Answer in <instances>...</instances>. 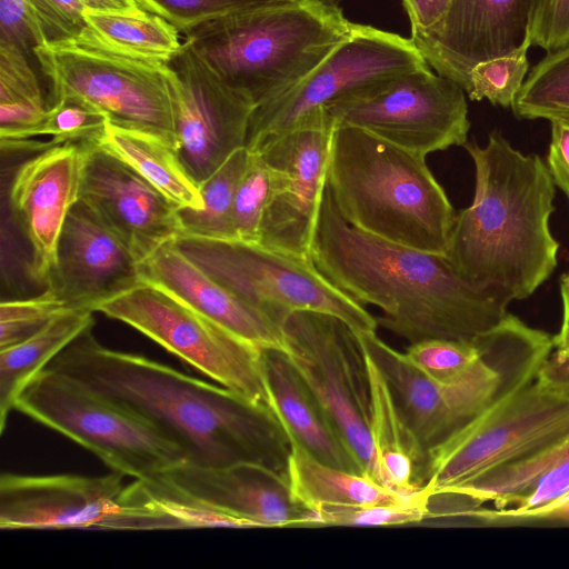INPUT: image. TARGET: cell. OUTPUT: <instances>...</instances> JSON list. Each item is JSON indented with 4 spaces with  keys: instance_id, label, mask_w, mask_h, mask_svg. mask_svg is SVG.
Masks as SVG:
<instances>
[{
    "instance_id": "cell-1",
    "label": "cell",
    "mask_w": 569,
    "mask_h": 569,
    "mask_svg": "<svg viewBox=\"0 0 569 569\" xmlns=\"http://www.w3.org/2000/svg\"><path fill=\"white\" fill-rule=\"evenodd\" d=\"M46 368L142 416L182 450L186 462L219 467L252 461L287 476L290 443L273 412L222 386L109 349L94 338L92 328Z\"/></svg>"
},
{
    "instance_id": "cell-2",
    "label": "cell",
    "mask_w": 569,
    "mask_h": 569,
    "mask_svg": "<svg viewBox=\"0 0 569 569\" xmlns=\"http://www.w3.org/2000/svg\"><path fill=\"white\" fill-rule=\"evenodd\" d=\"M310 257L337 288L381 310L378 327L415 343L473 340L498 326L512 301L461 278L445 254L387 241L351 227L326 186Z\"/></svg>"
},
{
    "instance_id": "cell-3",
    "label": "cell",
    "mask_w": 569,
    "mask_h": 569,
    "mask_svg": "<svg viewBox=\"0 0 569 569\" xmlns=\"http://www.w3.org/2000/svg\"><path fill=\"white\" fill-rule=\"evenodd\" d=\"M475 166L471 204L456 216L446 253L466 281L529 298L557 267L550 230L556 184L538 154L515 149L492 131L486 144L467 142Z\"/></svg>"
},
{
    "instance_id": "cell-4",
    "label": "cell",
    "mask_w": 569,
    "mask_h": 569,
    "mask_svg": "<svg viewBox=\"0 0 569 569\" xmlns=\"http://www.w3.org/2000/svg\"><path fill=\"white\" fill-rule=\"evenodd\" d=\"M327 186L351 227L446 256L457 213L426 156L362 129L335 124Z\"/></svg>"
},
{
    "instance_id": "cell-5",
    "label": "cell",
    "mask_w": 569,
    "mask_h": 569,
    "mask_svg": "<svg viewBox=\"0 0 569 569\" xmlns=\"http://www.w3.org/2000/svg\"><path fill=\"white\" fill-rule=\"evenodd\" d=\"M351 27L338 0H271L203 23L186 40L257 107L309 74Z\"/></svg>"
},
{
    "instance_id": "cell-6",
    "label": "cell",
    "mask_w": 569,
    "mask_h": 569,
    "mask_svg": "<svg viewBox=\"0 0 569 569\" xmlns=\"http://www.w3.org/2000/svg\"><path fill=\"white\" fill-rule=\"evenodd\" d=\"M356 332V331H355ZM363 349L387 378L401 412L427 452L446 440L501 393L535 379L521 339L498 325L473 339L481 358L458 380H432L415 369L376 331L356 332Z\"/></svg>"
},
{
    "instance_id": "cell-7",
    "label": "cell",
    "mask_w": 569,
    "mask_h": 569,
    "mask_svg": "<svg viewBox=\"0 0 569 569\" xmlns=\"http://www.w3.org/2000/svg\"><path fill=\"white\" fill-rule=\"evenodd\" d=\"M14 409L79 443L123 476L153 478L186 462L182 450L142 416L49 368L29 380Z\"/></svg>"
},
{
    "instance_id": "cell-8",
    "label": "cell",
    "mask_w": 569,
    "mask_h": 569,
    "mask_svg": "<svg viewBox=\"0 0 569 569\" xmlns=\"http://www.w3.org/2000/svg\"><path fill=\"white\" fill-rule=\"evenodd\" d=\"M569 435V397L537 379L501 393L489 407L426 452L422 490L441 496Z\"/></svg>"
},
{
    "instance_id": "cell-9",
    "label": "cell",
    "mask_w": 569,
    "mask_h": 569,
    "mask_svg": "<svg viewBox=\"0 0 569 569\" xmlns=\"http://www.w3.org/2000/svg\"><path fill=\"white\" fill-rule=\"evenodd\" d=\"M177 248L209 276L279 327L293 311L336 316L356 332L377 331L365 306L330 282L311 258L239 239L180 234Z\"/></svg>"
},
{
    "instance_id": "cell-10",
    "label": "cell",
    "mask_w": 569,
    "mask_h": 569,
    "mask_svg": "<svg viewBox=\"0 0 569 569\" xmlns=\"http://www.w3.org/2000/svg\"><path fill=\"white\" fill-rule=\"evenodd\" d=\"M251 403L271 410L262 349L240 338L167 290L141 281L96 308Z\"/></svg>"
},
{
    "instance_id": "cell-11",
    "label": "cell",
    "mask_w": 569,
    "mask_h": 569,
    "mask_svg": "<svg viewBox=\"0 0 569 569\" xmlns=\"http://www.w3.org/2000/svg\"><path fill=\"white\" fill-rule=\"evenodd\" d=\"M280 328L283 353L330 418L362 473L381 483L370 435L371 391L366 353L356 332L340 318L311 310L291 312Z\"/></svg>"
},
{
    "instance_id": "cell-12",
    "label": "cell",
    "mask_w": 569,
    "mask_h": 569,
    "mask_svg": "<svg viewBox=\"0 0 569 569\" xmlns=\"http://www.w3.org/2000/svg\"><path fill=\"white\" fill-rule=\"evenodd\" d=\"M48 80L47 107L63 96L88 101L109 122L153 134L177 149L176 112L168 68L76 42L33 49Z\"/></svg>"
},
{
    "instance_id": "cell-13",
    "label": "cell",
    "mask_w": 569,
    "mask_h": 569,
    "mask_svg": "<svg viewBox=\"0 0 569 569\" xmlns=\"http://www.w3.org/2000/svg\"><path fill=\"white\" fill-rule=\"evenodd\" d=\"M325 109L335 124L362 129L426 157L463 147L470 129L466 91L429 66L379 81Z\"/></svg>"
},
{
    "instance_id": "cell-14",
    "label": "cell",
    "mask_w": 569,
    "mask_h": 569,
    "mask_svg": "<svg viewBox=\"0 0 569 569\" xmlns=\"http://www.w3.org/2000/svg\"><path fill=\"white\" fill-rule=\"evenodd\" d=\"M411 38L352 22L350 34L298 83L258 104L246 147L258 150L310 111L390 77L428 67Z\"/></svg>"
},
{
    "instance_id": "cell-15",
    "label": "cell",
    "mask_w": 569,
    "mask_h": 569,
    "mask_svg": "<svg viewBox=\"0 0 569 569\" xmlns=\"http://www.w3.org/2000/svg\"><path fill=\"white\" fill-rule=\"evenodd\" d=\"M333 130L332 118L321 107L253 151L267 164L271 179L259 244L311 258Z\"/></svg>"
},
{
    "instance_id": "cell-16",
    "label": "cell",
    "mask_w": 569,
    "mask_h": 569,
    "mask_svg": "<svg viewBox=\"0 0 569 569\" xmlns=\"http://www.w3.org/2000/svg\"><path fill=\"white\" fill-rule=\"evenodd\" d=\"M178 154L199 184L247 143L253 102L230 87L187 41L167 63Z\"/></svg>"
},
{
    "instance_id": "cell-17",
    "label": "cell",
    "mask_w": 569,
    "mask_h": 569,
    "mask_svg": "<svg viewBox=\"0 0 569 569\" xmlns=\"http://www.w3.org/2000/svg\"><path fill=\"white\" fill-rule=\"evenodd\" d=\"M84 144L81 200L141 262L182 234L178 208L126 162Z\"/></svg>"
},
{
    "instance_id": "cell-18",
    "label": "cell",
    "mask_w": 569,
    "mask_h": 569,
    "mask_svg": "<svg viewBox=\"0 0 569 569\" xmlns=\"http://www.w3.org/2000/svg\"><path fill=\"white\" fill-rule=\"evenodd\" d=\"M84 144H52L22 162L9 190L14 220L30 246L28 273L44 283L56 264L60 233L79 200Z\"/></svg>"
},
{
    "instance_id": "cell-19",
    "label": "cell",
    "mask_w": 569,
    "mask_h": 569,
    "mask_svg": "<svg viewBox=\"0 0 569 569\" xmlns=\"http://www.w3.org/2000/svg\"><path fill=\"white\" fill-rule=\"evenodd\" d=\"M138 260L81 200L63 223L46 289L70 309L99 303L141 282Z\"/></svg>"
},
{
    "instance_id": "cell-20",
    "label": "cell",
    "mask_w": 569,
    "mask_h": 569,
    "mask_svg": "<svg viewBox=\"0 0 569 569\" xmlns=\"http://www.w3.org/2000/svg\"><path fill=\"white\" fill-rule=\"evenodd\" d=\"M536 0H451L441 23L410 37L437 73L466 91L473 66L520 46Z\"/></svg>"
},
{
    "instance_id": "cell-21",
    "label": "cell",
    "mask_w": 569,
    "mask_h": 569,
    "mask_svg": "<svg viewBox=\"0 0 569 569\" xmlns=\"http://www.w3.org/2000/svg\"><path fill=\"white\" fill-rule=\"evenodd\" d=\"M123 475L0 477V528L100 529L116 511Z\"/></svg>"
},
{
    "instance_id": "cell-22",
    "label": "cell",
    "mask_w": 569,
    "mask_h": 569,
    "mask_svg": "<svg viewBox=\"0 0 569 569\" xmlns=\"http://www.w3.org/2000/svg\"><path fill=\"white\" fill-rule=\"evenodd\" d=\"M156 477L258 528L307 525L309 511L293 500L287 476L258 462L240 461L219 467L182 462Z\"/></svg>"
},
{
    "instance_id": "cell-23",
    "label": "cell",
    "mask_w": 569,
    "mask_h": 569,
    "mask_svg": "<svg viewBox=\"0 0 569 569\" xmlns=\"http://www.w3.org/2000/svg\"><path fill=\"white\" fill-rule=\"evenodd\" d=\"M141 281L158 286L256 347L284 352L281 328L187 256L173 240L138 264Z\"/></svg>"
},
{
    "instance_id": "cell-24",
    "label": "cell",
    "mask_w": 569,
    "mask_h": 569,
    "mask_svg": "<svg viewBox=\"0 0 569 569\" xmlns=\"http://www.w3.org/2000/svg\"><path fill=\"white\" fill-rule=\"evenodd\" d=\"M266 386L273 415L288 440L333 467L362 473L328 415L302 381L286 355L262 350Z\"/></svg>"
},
{
    "instance_id": "cell-25",
    "label": "cell",
    "mask_w": 569,
    "mask_h": 569,
    "mask_svg": "<svg viewBox=\"0 0 569 569\" xmlns=\"http://www.w3.org/2000/svg\"><path fill=\"white\" fill-rule=\"evenodd\" d=\"M192 528H258L177 489L160 477L134 479L123 487L116 511L100 530H163Z\"/></svg>"
},
{
    "instance_id": "cell-26",
    "label": "cell",
    "mask_w": 569,
    "mask_h": 569,
    "mask_svg": "<svg viewBox=\"0 0 569 569\" xmlns=\"http://www.w3.org/2000/svg\"><path fill=\"white\" fill-rule=\"evenodd\" d=\"M365 353L371 391L370 435L380 481L399 493H415L421 489L426 451L410 430L383 372Z\"/></svg>"
},
{
    "instance_id": "cell-27",
    "label": "cell",
    "mask_w": 569,
    "mask_h": 569,
    "mask_svg": "<svg viewBox=\"0 0 569 569\" xmlns=\"http://www.w3.org/2000/svg\"><path fill=\"white\" fill-rule=\"evenodd\" d=\"M289 489L293 500L307 510L319 507L366 506L396 501L409 496L385 487L368 475L325 463L293 440H289Z\"/></svg>"
},
{
    "instance_id": "cell-28",
    "label": "cell",
    "mask_w": 569,
    "mask_h": 569,
    "mask_svg": "<svg viewBox=\"0 0 569 569\" xmlns=\"http://www.w3.org/2000/svg\"><path fill=\"white\" fill-rule=\"evenodd\" d=\"M96 144L126 162L178 209L203 207L199 184L184 168L177 149L167 141L108 122Z\"/></svg>"
},
{
    "instance_id": "cell-29",
    "label": "cell",
    "mask_w": 569,
    "mask_h": 569,
    "mask_svg": "<svg viewBox=\"0 0 569 569\" xmlns=\"http://www.w3.org/2000/svg\"><path fill=\"white\" fill-rule=\"evenodd\" d=\"M87 28L78 44L123 57L167 63L181 49L179 31L149 11L137 14L84 11Z\"/></svg>"
},
{
    "instance_id": "cell-30",
    "label": "cell",
    "mask_w": 569,
    "mask_h": 569,
    "mask_svg": "<svg viewBox=\"0 0 569 569\" xmlns=\"http://www.w3.org/2000/svg\"><path fill=\"white\" fill-rule=\"evenodd\" d=\"M93 311L69 310L41 330L8 348L0 349V432L23 387L70 342L92 328Z\"/></svg>"
},
{
    "instance_id": "cell-31",
    "label": "cell",
    "mask_w": 569,
    "mask_h": 569,
    "mask_svg": "<svg viewBox=\"0 0 569 569\" xmlns=\"http://www.w3.org/2000/svg\"><path fill=\"white\" fill-rule=\"evenodd\" d=\"M251 152L237 149L208 178L199 183L203 207L179 209L182 234L210 239H236L232 208L239 182L249 164Z\"/></svg>"
},
{
    "instance_id": "cell-32",
    "label": "cell",
    "mask_w": 569,
    "mask_h": 569,
    "mask_svg": "<svg viewBox=\"0 0 569 569\" xmlns=\"http://www.w3.org/2000/svg\"><path fill=\"white\" fill-rule=\"evenodd\" d=\"M24 51L0 42V131L14 132L37 124L48 107Z\"/></svg>"
},
{
    "instance_id": "cell-33",
    "label": "cell",
    "mask_w": 569,
    "mask_h": 569,
    "mask_svg": "<svg viewBox=\"0 0 569 569\" xmlns=\"http://www.w3.org/2000/svg\"><path fill=\"white\" fill-rule=\"evenodd\" d=\"M511 109L519 119L569 117V46L547 52L533 66Z\"/></svg>"
},
{
    "instance_id": "cell-34",
    "label": "cell",
    "mask_w": 569,
    "mask_h": 569,
    "mask_svg": "<svg viewBox=\"0 0 569 569\" xmlns=\"http://www.w3.org/2000/svg\"><path fill=\"white\" fill-rule=\"evenodd\" d=\"M306 527H388L432 519L430 497L422 488L400 500L366 506L319 507L308 510Z\"/></svg>"
},
{
    "instance_id": "cell-35",
    "label": "cell",
    "mask_w": 569,
    "mask_h": 569,
    "mask_svg": "<svg viewBox=\"0 0 569 569\" xmlns=\"http://www.w3.org/2000/svg\"><path fill=\"white\" fill-rule=\"evenodd\" d=\"M530 34L517 48L478 62L469 72L466 93L473 101L511 108L529 72Z\"/></svg>"
},
{
    "instance_id": "cell-36",
    "label": "cell",
    "mask_w": 569,
    "mask_h": 569,
    "mask_svg": "<svg viewBox=\"0 0 569 569\" xmlns=\"http://www.w3.org/2000/svg\"><path fill=\"white\" fill-rule=\"evenodd\" d=\"M108 122V117L88 101L77 96H63L48 107L37 124L21 131L12 140L51 136L52 144L97 143Z\"/></svg>"
},
{
    "instance_id": "cell-37",
    "label": "cell",
    "mask_w": 569,
    "mask_h": 569,
    "mask_svg": "<svg viewBox=\"0 0 569 569\" xmlns=\"http://www.w3.org/2000/svg\"><path fill=\"white\" fill-rule=\"evenodd\" d=\"M406 360L426 377L441 382L460 379L480 360L473 340L427 339L410 343Z\"/></svg>"
},
{
    "instance_id": "cell-38",
    "label": "cell",
    "mask_w": 569,
    "mask_h": 569,
    "mask_svg": "<svg viewBox=\"0 0 569 569\" xmlns=\"http://www.w3.org/2000/svg\"><path fill=\"white\" fill-rule=\"evenodd\" d=\"M271 193L270 172L262 158L251 152L233 201L232 222L236 239L259 243L261 223Z\"/></svg>"
},
{
    "instance_id": "cell-39",
    "label": "cell",
    "mask_w": 569,
    "mask_h": 569,
    "mask_svg": "<svg viewBox=\"0 0 569 569\" xmlns=\"http://www.w3.org/2000/svg\"><path fill=\"white\" fill-rule=\"evenodd\" d=\"M69 310L76 309L68 308L47 289L36 297L3 300L0 305V349L26 340Z\"/></svg>"
},
{
    "instance_id": "cell-40",
    "label": "cell",
    "mask_w": 569,
    "mask_h": 569,
    "mask_svg": "<svg viewBox=\"0 0 569 569\" xmlns=\"http://www.w3.org/2000/svg\"><path fill=\"white\" fill-rule=\"evenodd\" d=\"M39 46L74 42L86 30L84 7L79 0H24Z\"/></svg>"
},
{
    "instance_id": "cell-41",
    "label": "cell",
    "mask_w": 569,
    "mask_h": 569,
    "mask_svg": "<svg viewBox=\"0 0 569 569\" xmlns=\"http://www.w3.org/2000/svg\"><path fill=\"white\" fill-rule=\"evenodd\" d=\"M141 7L187 34L194 28L271 0H138Z\"/></svg>"
},
{
    "instance_id": "cell-42",
    "label": "cell",
    "mask_w": 569,
    "mask_h": 569,
    "mask_svg": "<svg viewBox=\"0 0 569 569\" xmlns=\"http://www.w3.org/2000/svg\"><path fill=\"white\" fill-rule=\"evenodd\" d=\"M529 34L547 52L569 46V0H536Z\"/></svg>"
},
{
    "instance_id": "cell-43",
    "label": "cell",
    "mask_w": 569,
    "mask_h": 569,
    "mask_svg": "<svg viewBox=\"0 0 569 569\" xmlns=\"http://www.w3.org/2000/svg\"><path fill=\"white\" fill-rule=\"evenodd\" d=\"M0 42L12 43L27 54L39 46L24 0H0Z\"/></svg>"
},
{
    "instance_id": "cell-44",
    "label": "cell",
    "mask_w": 569,
    "mask_h": 569,
    "mask_svg": "<svg viewBox=\"0 0 569 569\" xmlns=\"http://www.w3.org/2000/svg\"><path fill=\"white\" fill-rule=\"evenodd\" d=\"M550 121V142L546 164L555 184L561 189L569 202V117Z\"/></svg>"
},
{
    "instance_id": "cell-45",
    "label": "cell",
    "mask_w": 569,
    "mask_h": 569,
    "mask_svg": "<svg viewBox=\"0 0 569 569\" xmlns=\"http://www.w3.org/2000/svg\"><path fill=\"white\" fill-rule=\"evenodd\" d=\"M451 0H402L411 26V37L436 29L443 20Z\"/></svg>"
},
{
    "instance_id": "cell-46",
    "label": "cell",
    "mask_w": 569,
    "mask_h": 569,
    "mask_svg": "<svg viewBox=\"0 0 569 569\" xmlns=\"http://www.w3.org/2000/svg\"><path fill=\"white\" fill-rule=\"evenodd\" d=\"M536 379L548 390L569 397V347L553 349L541 365Z\"/></svg>"
},
{
    "instance_id": "cell-47",
    "label": "cell",
    "mask_w": 569,
    "mask_h": 569,
    "mask_svg": "<svg viewBox=\"0 0 569 569\" xmlns=\"http://www.w3.org/2000/svg\"><path fill=\"white\" fill-rule=\"evenodd\" d=\"M86 11L137 14L144 10L138 0H79Z\"/></svg>"
},
{
    "instance_id": "cell-48",
    "label": "cell",
    "mask_w": 569,
    "mask_h": 569,
    "mask_svg": "<svg viewBox=\"0 0 569 569\" xmlns=\"http://www.w3.org/2000/svg\"><path fill=\"white\" fill-rule=\"evenodd\" d=\"M535 519L558 520L569 522V499L560 501L559 503L540 512L538 516H536Z\"/></svg>"
},
{
    "instance_id": "cell-49",
    "label": "cell",
    "mask_w": 569,
    "mask_h": 569,
    "mask_svg": "<svg viewBox=\"0 0 569 569\" xmlns=\"http://www.w3.org/2000/svg\"><path fill=\"white\" fill-rule=\"evenodd\" d=\"M560 295L562 301V321L558 333H565L569 330V272L563 274L560 280Z\"/></svg>"
},
{
    "instance_id": "cell-50",
    "label": "cell",
    "mask_w": 569,
    "mask_h": 569,
    "mask_svg": "<svg viewBox=\"0 0 569 569\" xmlns=\"http://www.w3.org/2000/svg\"><path fill=\"white\" fill-rule=\"evenodd\" d=\"M555 350H561L569 347V330L565 333H557L553 336Z\"/></svg>"
},
{
    "instance_id": "cell-51",
    "label": "cell",
    "mask_w": 569,
    "mask_h": 569,
    "mask_svg": "<svg viewBox=\"0 0 569 569\" xmlns=\"http://www.w3.org/2000/svg\"><path fill=\"white\" fill-rule=\"evenodd\" d=\"M566 499H569V492L567 493V496L565 497V499H563V500H566ZM563 500H562V501H563ZM558 503H559V502H558Z\"/></svg>"
}]
</instances>
